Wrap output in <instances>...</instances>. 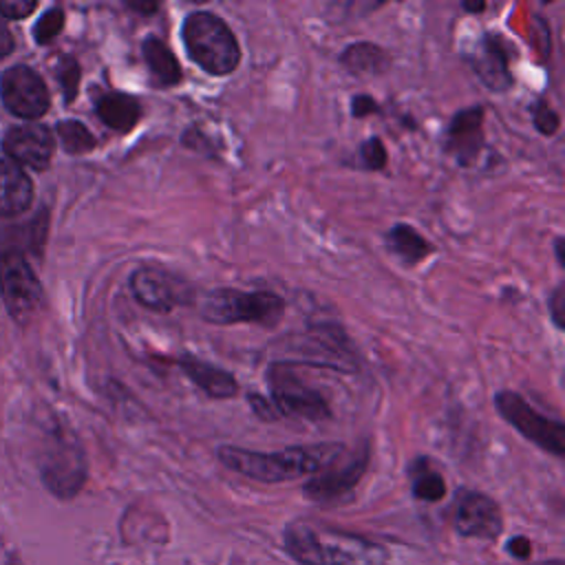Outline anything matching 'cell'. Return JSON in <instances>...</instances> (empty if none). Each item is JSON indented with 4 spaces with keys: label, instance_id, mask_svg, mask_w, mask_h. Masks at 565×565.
<instances>
[{
    "label": "cell",
    "instance_id": "obj_29",
    "mask_svg": "<svg viewBox=\"0 0 565 565\" xmlns=\"http://www.w3.org/2000/svg\"><path fill=\"white\" fill-rule=\"evenodd\" d=\"M35 2H0V18L9 20H20L26 18L31 11H35Z\"/></svg>",
    "mask_w": 565,
    "mask_h": 565
},
{
    "label": "cell",
    "instance_id": "obj_7",
    "mask_svg": "<svg viewBox=\"0 0 565 565\" xmlns=\"http://www.w3.org/2000/svg\"><path fill=\"white\" fill-rule=\"evenodd\" d=\"M128 287L135 300L154 313H168L194 302L192 285L161 265H139L130 274Z\"/></svg>",
    "mask_w": 565,
    "mask_h": 565
},
{
    "label": "cell",
    "instance_id": "obj_6",
    "mask_svg": "<svg viewBox=\"0 0 565 565\" xmlns=\"http://www.w3.org/2000/svg\"><path fill=\"white\" fill-rule=\"evenodd\" d=\"M492 402L497 413L527 441L554 457L565 455V424L561 419L539 413L514 391H499Z\"/></svg>",
    "mask_w": 565,
    "mask_h": 565
},
{
    "label": "cell",
    "instance_id": "obj_12",
    "mask_svg": "<svg viewBox=\"0 0 565 565\" xmlns=\"http://www.w3.org/2000/svg\"><path fill=\"white\" fill-rule=\"evenodd\" d=\"M2 148L15 166L44 170L51 163L55 139L42 124H20L2 137Z\"/></svg>",
    "mask_w": 565,
    "mask_h": 565
},
{
    "label": "cell",
    "instance_id": "obj_27",
    "mask_svg": "<svg viewBox=\"0 0 565 565\" xmlns=\"http://www.w3.org/2000/svg\"><path fill=\"white\" fill-rule=\"evenodd\" d=\"M360 159L366 170H384L386 161H388V152H386L382 139L380 137L364 139V143L360 146Z\"/></svg>",
    "mask_w": 565,
    "mask_h": 565
},
{
    "label": "cell",
    "instance_id": "obj_31",
    "mask_svg": "<svg viewBox=\"0 0 565 565\" xmlns=\"http://www.w3.org/2000/svg\"><path fill=\"white\" fill-rule=\"evenodd\" d=\"M247 399H249V404H252V411H254L260 419H267V422L278 419V413H276L274 404H271V402H267L263 395L249 393V395H247Z\"/></svg>",
    "mask_w": 565,
    "mask_h": 565
},
{
    "label": "cell",
    "instance_id": "obj_25",
    "mask_svg": "<svg viewBox=\"0 0 565 565\" xmlns=\"http://www.w3.org/2000/svg\"><path fill=\"white\" fill-rule=\"evenodd\" d=\"M57 82L64 90V99L73 102L77 95V86H79V64L75 62V57L64 55L57 62Z\"/></svg>",
    "mask_w": 565,
    "mask_h": 565
},
{
    "label": "cell",
    "instance_id": "obj_4",
    "mask_svg": "<svg viewBox=\"0 0 565 565\" xmlns=\"http://www.w3.org/2000/svg\"><path fill=\"white\" fill-rule=\"evenodd\" d=\"M199 313L212 324H260L276 327L285 313V300L274 291H243L218 287L199 300Z\"/></svg>",
    "mask_w": 565,
    "mask_h": 565
},
{
    "label": "cell",
    "instance_id": "obj_34",
    "mask_svg": "<svg viewBox=\"0 0 565 565\" xmlns=\"http://www.w3.org/2000/svg\"><path fill=\"white\" fill-rule=\"evenodd\" d=\"M126 7L132 9V11H137V13H154V11L159 9L157 2H135V0H128Z\"/></svg>",
    "mask_w": 565,
    "mask_h": 565
},
{
    "label": "cell",
    "instance_id": "obj_19",
    "mask_svg": "<svg viewBox=\"0 0 565 565\" xmlns=\"http://www.w3.org/2000/svg\"><path fill=\"white\" fill-rule=\"evenodd\" d=\"M340 64L355 77H377L388 71V53L373 42H353L340 53Z\"/></svg>",
    "mask_w": 565,
    "mask_h": 565
},
{
    "label": "cell",
    "instance_id": "obj_33",
    "mask_svg": "<svg viewBox=\"0 0 565 565\" xmlns=\"http://www.w3.org/2000/svg\"><path fill=\"white\" fill-rule=\"evenodd\" d=\"M13 51V35L7 26V22L0 18V60L7 57Z\"/></svg>",
    "mask_w": 565,
    "mask_h": 565
},
{
    "label": "cell",
    "instance_id": "obj_3",
    "mask_svg": "<svg viewBox=\"0 0 565 565\" xmlns=\"http://www.w3.org/2000/svg\"><path fill=\"white\" fill-rule=\"evenodd\" d=\"M181 42L188 57L207 75L225 77L241 64V46L234 31L212 11H192L181 24Z\"/></svg>",
    "mask_w": 565,
    "mask_h": 565
},
{
    "label": "cell",
    "instance_id": "obj_10",
    "mask_svg": "<svg viewBox=\"0 0 565 565\" xmlns=\"http://www.w3.org/2000/svg\"><path fill=\"white\" fill-rule=\"evenodd\" d=\"M0 97L9 113L22 119H38L49 110V88L29 66H11L0 77Z\"/></svg>",
    "mask_w": 565,
    "mask_h": 565
},
{
    "label": "cell",
    "instance_id": "obj_30",
    "mask_svg": "<svg viewBox=\"0 0 565 565\" xmlns=\"http://www.w3.org/2000/svg\"><path fill=\"white\" fill-rule=\"evenodd\" d=\"M377 110H380V106H377V102L371 95H355L351 99V115L358 117V119H362V117H366L371 113H377Z\"/></svg>",
    "mask_w": 565,
    "mask_h": 565
},
{
    "label": "cell",
    "instance_id": "obj_35",
    "mask_svg": "<svg viewBox=\"0 0 565 565\" xmlns=\"http://www.w3.org/2000/svg\"><path fill=\"white\" fill-rule=\"evenodd\" d=\"M486 2H470V0H463L461 2V9L466 11V13H483L486 11Z\"/></svg>",
    "mask_w": 565,
    "mask_h": 565
},
{
    "label": "cell",
    "instance_id": "obj_9",
    "mask_svg": "<svg viewBox=\"0 0 565 565\" xmlns=\"http://www.w3.org/2000/svg\"><path fill=\"white\" fill-rule=\"evenodd\" d=\"M0 294L7 311L18 322H26L42 305L40 280L20 252L0 258Z\"/></svg>",
    "mask_w": 565,
    "mask_h": 565
},
{
    "label": "cell",
    "instance_id": "obj_2",
    "mask_svg": "<svg viewBox=\"0 0 565 565\" xmlns=\"http://www.w3.org/2000/svg\"><path fill=\"white\" fill-rule=\"evenodd\" d=\"M282 543L300 565H388V552L380 543L307 521L289 523Z\"/></svg>",
    "mask_w": 565,
    "mask_h": 565
},
{
    "label": "cell",
    "instance_id": "obj_18",
    "mask_svg": "<svg viewBox=\"0 0 565 565\" xmlns=\"http://www.w3.org/2000/svg\"><path fill=\"white\" fill-rule=\"evenodd\" d=\"M141 55H143V62L150 71L152 84H157L159 88H170V86H177L181 82L183 75H181L179 60L174 57L172 49L163 40H159L154 35L143 38Z\"/></svg>",
    "mask_w": 565,
    "mask_h": 565
},
{
    "label": "cell",
    "instance_id": "obj_28",
    "mask_svg": "<svg viewBox=\"0 0 565 565\" xmlns=\"http://www.w3.org/2000/svg\"><path fill=\"white\" fill-rule=\"evenodd\" d=\"M547 309H550V316H552V322L556 329H565V285L558 282L550 298H547Z\"/></svg>",
    "mask_w": 565,
    "mask_h": 565
},
{
    "label": "cell",
    "instance_id": "obj_21",
    "mask_svg": "<svg viewBox=\"0 0 565 565\" xmlns=\"http://www.w3.org/2000/svg\"><path fill=\"white\" fill-rule=\"evenodd\" d=\"M384 241H386V249L408 267L422 263L426 256L435 252V247L413 225H406V223L393 225L386 232Z\"/></svg>",
    "mask_w": 565,
    "mask_h": 565
},
{
    "label": "cell",
    "instance_id": "obj_13",
    "mask_svg": "<svg viewBox=\"0 0 565 565\" xmlns=\"http://www.w3.org/2000/svg\"><path fill=\"white\" fill-rule=\"evenodd\" d=\"M483 106H470L452 115L446 135H444V150L459 163L472 166L477 163L483 150Z\"/></svg>",
    "mask_w": 565,
    "mask_h": 565
},
{
    "label": "cell",
    "instance_id": "obj_32",
    "mask_svg": "<svg viewBox=\"0 0 565 565\" xmlns=\"http://www.w3.org/2000/svg\"><path fill=\"white\" fill-rule=\"evenodd\" d=\"M508 552L521 561L530 558L532 554V543L525 539V536H514L510 543H508Z\"/></svg>",
    "mask_w": 565,
    "mask_h": 565
},
{
    "label": "cell",
    "instance_id": "obj_24",
    "mask_svg": "<svg viewBox=\"0 0 565 565\" xmlns=\"http://www.w3.org/2000/svg\"><path fill=\"white\" fill-rule=\"evenodd\" d=\"M64 26V11L60 7H53L49 11L42 13V18L35 22L33 26V35L38 44H49L55 40V35L62 31Z\"/></svg>",
    "mask_w": 565,
    "mask_h": 565
},
{
    "label": "cell",
    "instance_id": "obj_8",
    "mask_svg": "<svg viewBox=\"0 0 565 565\" xmlns=\"http://www.w3.org/2000/svg\"><path fill=\"white\" fill-rule=\"evenodd\" d=\"M369 466V444H362L358 450L338 455L329 466L316 472L305 486L302 494L316 503H333L347 497L362 479Z\"/></svg>",
    "mask_w": 565,
    "mask_h": 565
},
{
    "label": "cell",
    "instance_id": "obj_5",
    "mask_svg": "<svg viewBox=\"0 0 565 565\" xmlns=\"http://www.w3.org/2000/svg\"><path fill=\"white\" fill-rule=\"evenodd\" d=\"M267 386L278 417L282 415L309 422H322L331 417L327 397L307 382V377L298 371V362H271L267 366Z\"/></svg>",
    "mask_w": 565,
    "mask_h": 565
},
{
    "label": "cell",
    "instance_id": "obj_16",
    "mask_svg": "<svg viewBox=\"0 0 565 565\" xmlns=\"http://www.w3.org/2000/svg\"><path fill=\"white\" fill-rule=\"evenodd\" d=\"M177 366L194 386H199L212 399H230L238 393L236 377L216 364H210L194 355H181L177 358Z\"/></svg>",
    "mask_w": 565,
    "mask_h": 565
},
{
    "label": "cell",
    "instance_id": "obj_20",
    "mask_svg": "<svg viewBox=\"0 0 565 565\" xmlns=\"http://www.w3.org/2000/svg\"><path fill=\"white\" fill-rule=\"evenodd\" d=\"M97 117L102 119V124H106L108 128L117 130V132H128L135 128V124L141 117V104L126 93H106L97 106Z\"/></svg>",
    "mask_w": 565,
    "mask_h": 565
},
{
    "label": "cell",
    "instance_id": "obj_23",
    "mask_svg": "<svg viewBox=\"0 0 565 565\" xmlns=\"http://www.w3.org/2000/svg\"><path fill=\"white\" fill-rule=\"evenodd\" d=\"M57 137L62 141V148L71 154H84L95 148L93 132L75 119H64L57 124Z\"/></svg>",
    "mask_w": 565,
    "mask_h": 565
},
{
    "label": "cell",
    "instance_id": "obj_22",
    "mask_svg": "<svg viewBox=\"0 0 565 565\" xmlns=\"http://www.w3.org/2000/svg\"><path fill=\"white\" fill-rule=\"evenodd\" d=\"M413 494L422 501H439L446 494V481L439 472L428 468V461L419 459L413 466Z\"/></svg>",
    "mask_w": 565,
    "mask_h": 565
},
{
    "label": "cell",
    "instance_id": "obj_17",
    "mask_svg": "<svg viewBox=\"0 0 565 565\" xmlns=\"http://www.w3.org/2000/svg\"><path fill=\"white\" fill-rule=\"evenodd\" d=\"M33 199V183L26 172L9 159H0V216L26 212Z\"/></svg>",
    "mask_w": 565,
    "mask_h": 565
},
{
    "label": "cell",
    "instance_id": "obj_26",
    "mask_svg": "<svg viewBox=\"0 0 565 565\" xmlns=\"http://www.w3.org/2000/svg\"><path fill=\"white\" fill-rule=\"evenodd\" d=\"M532 121H534V128L545 137L556 135L561 128V115L547 102H536L532 106Z\"/></svg>",
    "mask_w": 565,
    "mask_h": 565
},
{
    "label": "cell",
    "instance_id": "obj_15",
    "mask_svg": "<svg viewBox=\"0 0 565 565\" xmlns=\"http://www.w3.org/2000/svg\"><path fill=\"white\" fill-rule=\"evenodd\" d=\"M470 64L475 68V75L490 90L503 93L514 82L510 73V51L499 33H483V38L470 53Z\"/></svg>",
    "mask_w": 565,
    "mask_h": 565
},
{
    "label": "cell",
    "instance_id": "obj_1",
    "mask_svg": "<svg viewBox=\"0 0 565 565\" xmlns=\"http://www.w3.org/2000/svg\"><path fill=\"white\" fill-rule=\"evenodd\" d=\"M344 446L335 441L309 444V446H289L274 452H258L241 446H221L216 450L218 461L260 483H280L291 481L305 475H316L324 466H329L338 455H342Z\"/></svg>",
    "mask_w": 565,
    "mask_h": 565
},
{
    "label": "cell",
    "instance_id": "obj_14",
    "mask_svg": "<svg viewBox=\"0 0 565 565\" xmlns=\"http://www.w3.org/2000/svg\"><path fill=\"white\" fill-rule=\"evenodd\" d=\"M42 481L60 499L75 497L86 481V461L82 450L75 444L62 441L44 461Z\"/></svg>",
    "mask_w": 565,
    "mask_h": 565
},
{
    "label": "cell",
    "instance_id": "obj_37",
    "mask_svg": "<svg viewBox=\"0 0 565 565\" xmlns=\"http://www.w3.org/2000/svg\"><path fill=\"white\" fill-rule=\"evenodd\" d=\"M536 565H565L561 558H554V561H543V563H536Z\"/></svg>",
    "mask_w": 565,
    "mask_h": 565
},
{
    "label": "cell",
    "instance_id": "obj_36",
    "mask_svg": "<svg viewBox=\"0 0 565 565\" xmlns=\"http://www.w3.org/2000/svg\"><path fill=\"white\" fill-rule=\"evenodd\" d=\"M563 249H565V238L558 236L556 243H554V252H556V260L561 267H565V256H563Z\"/></svg>",
    "mask_w": 565,
    "mask_h": 565
},
{
    "label": "cell",
    "instance_id": "obj_11",
    "mask_svg": "<svg viewBox=\"0 0 565 565\" xmlns=\"http://www.w3.org/2000/svg\"><path fill=\"white\" fill-rule=\"evenodd\" d=\"M455 527L463 536L497 539L503 530L501 510L488 494L461 490L455 501Z\"/></svg>",
    "mask_w": 565,
    "mask_h": 565
}]
</instances>
